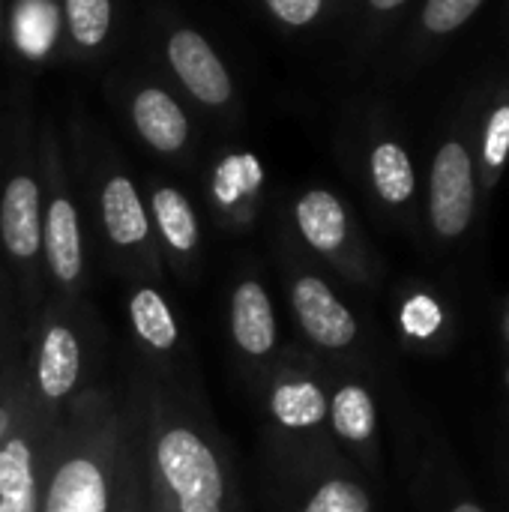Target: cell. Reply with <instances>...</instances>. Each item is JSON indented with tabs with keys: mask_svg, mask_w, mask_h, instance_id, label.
Returning <instances> with one entry per match:
<instances>
[{
	"mask_svg": "<svg viewBox=\"0 0 509 512\" xmlns=\"http://www.w3.org/2000/svg\"><path fill=\"white\" fill-rule=\"evenodd\" d=\"M123 408L138 438L147 512H243L234 450L201 384H165L132 369Z\"/></svg>",
	"mask_w": 509,
	"mask_h": 512,
	"instance_id": "obj_1",
	"label": "cell"
},
{
	"mask_svg": "<svg viewBox=\"0 0 509 512\" xmlns=\"http://www.w3.org/2000/svg\"><path fill=\"white\" fill-rule=\"evenodd\" d=\"M0 117V252L27 324L45 303L42 279V168L39 120L24 87H15Z\"/></svg>",
	"mask_w": 509,
	"mask_h": 512,
	"instance_id": "obj_2",
	"label": "cell"
},
{
	"mask_svg": "<svg viewBox=\"0 0 509 512\" xmlns=\"http://www.w3.org/2000/svg\"><path fill=\"white\" fill-rule=\"evenodd\" d=\"M72 153L78 162V183L93 222L96 240L111 264V270L129 279L165 282V267L150 228L144 192L120 159L117 147L99 132L90 117L69 120Z\"/></svg>",
	"mask_w": 509,
	"mask_h": 512,
	"instance_id": "obj_3",
	"label": "cell"
},
{
	"mask_svg": "<svg viewBox=\"0 0 509 512\" xmlns=\"http://www.w3.org/2000/svg\"><path fill=\"white\" fill-rule=\"evenodd\" d=\"M123 408L90 384L66 408L48 450L39 512H111Z\"/></svg>",
	"mask_w": 509,
	"mask_h": 512,
	"instance_id": "obj_4",
	"label": "cell"
},
{
	"mask_svg": "<svg viewBox=\"0 0 509 512\" xmlns=\"http://www.w3.org/2000/svg\"><path fill=\"white\" fill-rule=\"evenodd\" d=\"M102 354V321L90 300H45L27 333V390L51 426L93 381Z\"/></svg>",
	"mask_w": 509,
	"mask_h": 512,
	"instance_id": "obj_5",
	"label": "cell"
},
{
	"mask_svg": "<svg viewBox=\"0 0 509 512\" xmlns=\"http://www.w3.org/2000/svg\"><path fill=\"white\" fill-rule=\"evenodd\" d=\"M24 324L0 360V512H39L42 477L57 426L42 420L27 390Z\"/></svg>",
	"mask_w": 509,
	"mask_h": 512,
	"instance_id": "obj_6",
	"label": "cell"
},
{
	"mask_svg": "<svg viewBox=\"0 0 509 512\" xmlns=\"http://www.w3.org/2000/svg\"><path fill=\"white\" fill-rule=\"evenodd\" d=\"M42 168V279L45 300H84L90 267L84 243V207L69 168L66 144L51 123L39 120Z\"/></svg>",
	"mask_w": 509,
	"mask_h": 512,
	"instance_id": "obj_7",
	"label": "cell"
},
{
	"mask_svg": "<svg viewBox=\"0 0 509 512\" xmlns=\"http://www.w3.org/2000/svg\"><path fill=\"white\" fill-rule=\"evenodd\" d=\"M267 512H375V501L360 471L336 444L282 447L261 453Z\"/></svg>",
	"mask_w": 509,
	"mask_h": 512,
	"instance_id": "obj_8",
	"label": "cell"
},
{
	"mask_svg": "<svg viewBox=\"0 0 509 512\" xmlns=\"http://www.w3.org/2000/svg\"><path fill=\"white\" fill-rule=\"evenodd\" d=\"M150 24V48L156 57L153 69L174 87V93L207 114L210 123L225 132H240L243 96L219 48L204 36V30L171 9H159V18Z\"/></svg>",
	"mask_w": 509,
	"mask_h": 512,
	"instance_id": "obj_9",
	"label": "cell"
},
{
	"mask_svg": "<svg viewBox=\"0 0 509 512\" xmlns=\"http://www.w3.org/2000/svg\"><path fill=\"white\" fill-rule=\"evenodd\" d=\"M105 96L144 150L174 165H189L195 159L201 141L198 120L153 63L114 66L105 78Z\"/></svg>",
	"mask_w": 509,
	"mask_h": 512,
	"instance_id": "obj_10",
	"label": "cell"
},
{
	"mask_svg": "<svg viewBox=\"0 0 509 512\" xmlns=\"http://www.w3.org/2000/svg\"><path fill=\"white\" fill-rule=\"evenodd\" d=\"M264 417V441L282 447L333 444L327 432L330 366L291 345L249 387Z\"/></svg>",
	"mask_w": 509,
	"mask_h": 512,
	"instance_id": "obj_11",
	"label": "cell"
},
{
	"mask_svg": "<svg viewBox=\"0 0 509 512\" xmlns=\"http://www.w3.org/2000/svg\"><path fill=\"white\" fill-rule=\"evenodd\" d=\"M276 264L288 315L300 336V348L321 363L354 354L363 345L360 318L336 294L327 276L312 267V261L297 249L285 228H279L276 237Z\"/></svg>",
	"mask_w": 509,
	"mask_h": 512,
	"instance_id": "obj_12",
	"label": "cell"
},
{
	"mask_svg": "<svg viewBox=\"0 0 509 512\" xmlns=\"http://www.w3.org/2000/svg\"><path fill=\"white\" fill-rule=\"evenodd\" d=\"M282 228L297 249L312 261H321L351 285H372L378 279V261L366 243L351 207L327 186H306L294 195Z\"/></svg>",
	"mask_w": 509,
	"mask_h": 512,
	"instance_id": "obj_13",
	"label": "cell"
},
{
	"mask_svg": "<svg viewBox=\"0 0 509 512\" xmlns=\"http://www.w3.org/2000/svg\"><path fill=\"white\" fill-rule=\"evenodd\" d=\"M126 327L135 351V372L165 384H201L195 351L180 309L156 279L123 282Z\"/></svg>",
	"mask_w": 509,
	"mask_h": 512,
	"instance_id": "obj_14",
	"label": "cell"
},
{
	"mask_svg": "<svg viewBox=\"0 0 509 512\" xmlns=\"http://www.w3.org/2000/svg\"><path fill=\"white\" fill-rule=\"evenodd\" d=\"M225 330L234 366L243 372L246 387H252L285 351L279 333L276 303L261 270L252 261H237L228 282Z\"/></svg>",
	"mask_w": 509,
	"mask_h": 512,
	"instance_id": "obj_15",
	"label": "cell"
},
{
	"mask_svg": "<svg viewBox=\"0 0 509 512\" xmlns=\"http://www.w3.org/2000/svg\"><path fill=\"white\" fill-rule=\"evenodd\" d=\"M264 189L267 174L255 150L240 144L213 150L204 168V198L213 213V222L225 234L246 237L258 225L264 213Z\"/></svg>",
	"mask_w": 509,
	"mask_h": 512,
	"instance_id": "obj_16",
	"label": "cell"
},
{
	"mask_svg": "<svg viewBox=\"0 0 509 512\" xmlns=\"http://www.w3.org/2000/svg\"><path fill=\"white\" fill-rule=\"evenodd\" d=\"M144 204L162 267H171L180 282L192 285L204 270V234L195 201L177 183L150 177Z\"/></svg>",
	"mask_w": 509,
	"mask_h": 512,
	"instance_id": "obj_17",
	"label": "cell"
},
{
	"mask_svg": "<svg viewBox=\"0 0 509 512\" xmlns=\"http://www.w3.org/2000/svg\"><path fill=\"white\" fill-rule=\"evenodd\" d=\"M477 210V162L459 135L441 141L429 174V222L438 240H459Z\"/></svg>",
	"mask_w": 509,
	"mask_h": 512,
	"instance_id": "obj_18",
	"label": "cell"
},
{
	"mask_svg": "<svg viewBox=\"0 0 509 512\" xmlns=\"http://www.w3.org/2000/svg\"><path fill=\"white\" fill-rule=\"evenodd\" d=\"M327 432L354 468H378V402L363 378L330 369Z\"/></svg>",
	"mask_w": 509,
	"mask_h": 512,
	"instance_id": "obj_19",
	"label": "cell"
},
{
	"mask_svg": "<svg viewBox=\"0 0 509 512\" xmlns=\"http://www.w3.org/2000/svg\"><path fill=\"white\" fill-rule=\"evenodd\" d=\"M0 57L60 66V0L0 3Z\"/></svg>",
	"mask_w": 509,
	"mask_h": 512,
	"instance_id": "obj_20",
	"label": "cell"
},
{
	"mask_svg": "<svg viewBox=\"0 0 509 512\" xmlns=\"http://www.w3.org/2000/svg\"><path fill=\"white\" fill-rule=\"evenodd\" d=\"M126 9L114 0H63L60 3V66L96 63L120 39Z\"/></svg>",
	"mask_w": 509,
	"mask_h": 512,
	"instance_id": "obj_21",
	"label": "cell"
},
{
	"mask_svg": "<svg viewBox=\"0 0 509 512\" xmlns=\"http://www.w3.org/2000/svg\"><path fill=\"white\" fill-rule=\"evenodd\" d=\"M363 177L375 201L402 213L417 195V171L408 147L387 132H372L363 150Z\"/></svg>",
	"mask_w": 509,
	"mask_h": 512,
	"instance_id": "obj_22",
	"label": "cell"
},
{
	"mask_svg": "<svg viewBox=\"0 0 509 512\" xmlns=\"http://www.w3.org/2000/svg\"><path fill=\"white\" fill-rule=\"evenodd\" d=\"M120 408H123V402H120ZM111 512H147V489H144V474H141L138 438H135L126 408H123V423H120V450H117V468H114Z\"/></svg>",
	"mask_w": 509,
	"mask_h": 512,
	"instance_id": "obj_23",
	"label": "cell"
},
{
	"mask_svg": "<svg viewBox=\"0 0 509 512\" xmlns=\"http://www.w3.org/2000/svg\"><path fill=\"white\" fill-rule=\"evenodd\" d=\"M342 6L330 0H258L255 12L282 36H306L318 30Z\"/></svg>",
	"mask_w": 509,
	"mask_h": 512,
	"instance_id": "obj_24",
	"label": "cell"
},
{
	"mask_svg": "<svg viewBox=\"0 0 509 512\" xmlns=\"http://www.w3.org/2000/svg\"><path fill=\"white\" fill-rule=\"evenodd\" d=\"M509 162V99L498 102L483 129V144H480V183L486 192H492L504 174Z\"/></svg>",
	"mask_w": 509,
	"mask_h": 512,
	"instance_id": "obj_25",
	"label": "cell"
},
{
	"mask_svg": "<svg viewBox=\"0 0 509 512\" xmlns=\"http://www.w3.org/2000/svg\"><path fill=\"white\" fill-rule=\"evenodd\" d=\"M396 321L408 342H429L438 339V333L444 330V309L432 294L408 291L399 303Z\"/></svg>",
	"mask_w": 509,
	"mask_h": 512,
	"instance_id": "obj_26",
	"label": "cell"
},
{
	"mask_svg": "<svg viewBox=\"0 0 509 512\" xmlns=\"http://www.w3.org/2000/svg\"><path fill=\"white\" fill-rule=\"evenodd\" d=\"M480 9L483 0H429L420 9L417 27L423 36H450L459 27H465Z\"/></svg>",
	"mask_w": 509,
	"mask_h": 512,
	"instance_id": "obj_27",
	"label": "cell"
},
{
	"mask_svg": "<svg viewBox=\"0 0 509 512\" xmlns=\"http://www.w3.org/2000/svg\"><path fill=\"white\" fill-rule=\"evenodd\" d=\"M27 324L21 306H18V297H15V288H12V279L6 276L3 264H0V360L9 348V342L15 339V333Z\"/></svg>",
	"mask_w": 509,
	"mask_h": 512,
	"instance_id": "obj_28",
	"label": "cell"
},
{
	"mask_svg": "<svg viewBox=\"0 0 509 512\" xmlns=\"http://www.w3.org/2000/svg\"><path fill=\"white\" fill-rule=\"evenodd\" d=\"M450 512H486L480 504H474V501H462V504H456Z\"/></svg>",
	"mask_w": 509,
	"mask_h": 512,
	"instance_id": "obj_29",
	"label": "cell"
},
{
	"mask_svg": "<svg viewBox=\"0 0 509 512\" xmlns=\"http://www.w3.org/2000/svg\"><path fill=\"white\" fill-rule=\"evenodd\" d=\"M507 330H509V321H507Z\"/></svg>",
	"mask_w": 509,
	"mask_h": 512,
	"instance_id": "obj_30",
	"label": "cell"
}]
</instances>
